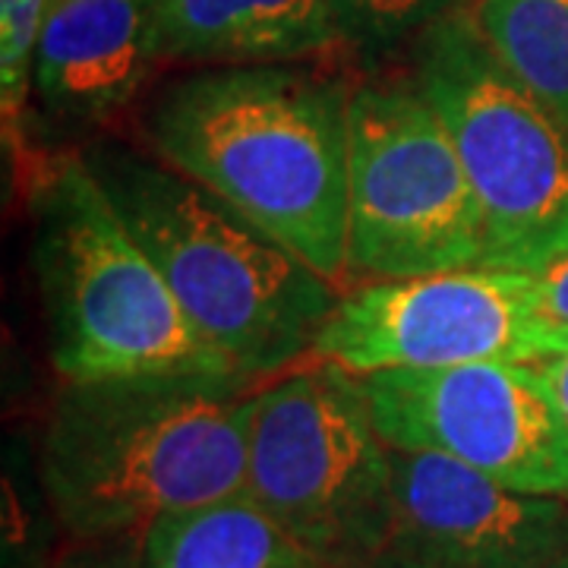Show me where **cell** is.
Segmentation results:
<instances>
[{
  "label": "cell",
  "instance_id": "9a60e30c",
  "mask_svg": "<svg viewBox=\"0 0 568 568\" xmlns=\"http://www.w3.org/2000/svg\"><path fill=\"white\" fill-rule=\"evenodd\" d=\"M474 0H332L342 48L376 61L392 48L417 41L429 26L467 10Z\"/></svg>",
  "mask_w": 568,
  "mask_h": 568
},
{
  "label": "cell",
  "instance_id": "5bb4252c",
  "mask_svg": "<svg viewBox=\"0 0 568 568\" xmlns=\"http://www.w3.org/2000/svg\"><path fill=\"white\" fill-rule=\"evenodd\" d=\"M499 61L568 130V0H474Z\"/></svg>",
  "mask_w": 568,
  "mask_h": 568
},
{
  "label": "cell",
  "instance_id": "8992f818",
  "mask_svg": "<svg viewBox=\"0 0 568 568\" xmlns=\"http://www.w3.org/2000/svg\"><path fill=\"white\" fill-rule=\"evenodd\" d=\"M410 80L455 142L484 212L487 268L544 272L568 253V130L530 95L470 7L410 41Z\"/></svg>",
  "mask_w": 568,
  "mask_h": 568
},
{
  "label": "cell",
  "instance_id": "d6986e66",
  "mask_svg": "<svg viewBox=\"0 0 568 568\" xmlns=\"http://www.w3.org/2000/svg\"><path fill=\"white\" fill-rule=\"evenodd\" d=\"M540 369V376L547 379L549 392H552V398H556V405L562 410V417H566L568 426V345L559 351V354H552L547 357L544 364H534Z\"/></svg>",
  "mask_w": 568,
  "mask_h": 568
},
{
  "label": "cell",
  "instance_id": "ba28073f",
  "mask_svg": "<svg viewBox=\"0 0 568 568\" xmlns=\"http://www.w3.org/2000/svg\"><path fill=\"white\" fill-rule=\"evenodd\" d=\"M568 345L549 323L534 272L455 268L351 284L323 325L313 361L357 373L467 364H544Z\"/></svg>",
  "mask_w": 568,
  "mask_h": 568
},
{
  "label": "cell",
  "instance_id": "4fadbf2b",
  "mask_svg": "<svg viewBox=\"0 0 568 568\" xmlns=\"http://www.w3.org/2000/svg\"><path fill=\"white\" fill-rule=\"evenodd\" d=\"M145 568H328L244 493L145 530Z\"/></svg>",
  "mask_w": 568,
  "mask_h": 568
},
{
  "label": "cell",
  "instance_id": "3957f363",
  "mask_svg": "<svg viewBox=\"0 0 568 568\" xmlns=\"http://www.w3.org/2000/svg\"><path fill=\"white\" fill-rule=\"evenodd\" d=\"M186 320L250 383L313 361L342 287L209 186L102 133L77 149Z\"/></svg>",
  "mask_w": 568,
  "mask_h": 568
},
{
  "label": "cell",
  "instance_id": "277c9868",
  "mask_svg": "<svg viewBox=\"0 0 568 568\" xmlns=\"http://www.w3.org/2000/svg\"><path fill=\"white\" fill-rule=\"evenodd\" d=\"M29 209L48 354L63 383L142 373L241 376L186 320L77 149L39 155Z\"/></svg>",
  "mask_w": 568,
  "mask_h": 568
},
{
  "label": "cell",
  "instance_id": "7a4b0ae2",
  "mask_svg": "<svg viewBox=\"0 0 568 568\" xmlns=\"http://www.w3.org/2000/svg\"><path fill=\"white\" fill-rule=\"evenodd\" d=\"M256 386L212 373L63 383L39 443L41 489L63 537H145L168 515L244 493Z\"/></svg>",
  "mask_w": 568,
  "mask_h": 568
},
{
  "label": "cell",
  "instance_id": "44dd1931",
  "mask_svg": "<svg viewBox=\"0 0 568 568\" xmlns=\"http://www.w3.org/2000/svg\"><path fill=\"white\" fill-rule=\"evenodd\" d=\"M547 568H568V544L562 549H559V552H556L552 559H549Z\"/></svg>",
  "mask_w": 568,
  "mask_h": 568
},
{
  "label": "cell",
  "instance_id": "52a82bcc",
  "mask_svg": "<svg viewBox=\"0 0 568 568\" xmlns=\"http://www.w3.org/2000/svg\"><path fill=\"white\" fill-rule=\"evenodd\" d=\"M484 212L446 123L407 77L364 80L351 95L347 287L477 268Z\"/></svg>",
  "mask_w": 568,
  "mask_h": 568
},
{
  "label": "cell",
  "instance_id": "e0dca14e",
  "mask_svg": "<svg viewBox=\"0 0 568 568\" xmlns=\"http://www.w3.org/2000/svg\"><path fill=\"white\" fill-rule=\"evenodd\" d=\"M145 537H104V540H70L48 568H145Z\"/></svg>",
  "mask_w": 568,
  "mask_h": 568
},
{
  "label": "cell",
  "instance_id": "ac0fdd59",
  "mask_svg": "<svg viewBox=\"0 0 568 568\" xmlns=\"http://www.w3.org/2000/svg\"><path fill=\"white\" fill-rule=\"evenodd\" d=\"M537 278V301L549 323L568 328V253L544 272H534Z\"/></svg>",
  "mask_w": 568,
  "mask_h": 568
},
{
  "label": "cell",
  "instance_id": "2e32d148",
  "mask_svg": "<svg viewBox=\"0 0 568 568\" xmlns=\"http://www.w3.org/2000/svg\"><path fill=\"white\" fill-rule=\"evenodd\" d=\"M51 0H0V108L3 133L22 149L29 121L39 41L48 22Z\"/></svg>",
  "mask_w": 568,
  "mask_h": 568
},
{
  "label": "cell",
  "instance_id": "5b68a950",
  "mask_svg": "<svg viewBox=\"0 0 568 568\" xmlns=\"http://www.w3.org/2000/svg\"><path fill=\"white\" fill-rule=\"evenodd\" d=\"M244 496L328 568H376L392 537V446L364 376L306 361L256 386Z\"/></svg>",
  "mask_w": 568,
  "mask_h": 568
},
{
  "label": "cell",
  "instance_id": "ffe728a7",
  "mask_svg": "<svg viewBox=\"0 0 568 568\" xmlns=\"http://www.w3.org/2000/svg\"><path fill=\"white\" fill-rule=\"evenodd\" d=\"M376 568H436V566H426V562H417V559H405V556L386 552V556L379 559V566Z\"/></svg>",
  "mask_w": 568,
  "mask_h": 568
},
{
  "label": "cell",
  "instance_id": "8fae6325",
  "mask_svg": "<svg viewBox=\"0 0 568 568\" xmlns=\"http://www.w3.org/2000/svg\"><path fill=\"white\" fill-rule=\"evenodd\" d=\"M155 0H51L36 58V126L48 152L102 136L152 70Z\"/></svg>",
  "mask_w": 568,
  "mask_h": 568
},
{
  "label": "cell",
  "instance_id": "6da1fadb",
  "mask_svg": "<svg viewBox=\"0 0 568 568\" xmlns=\"http://www.w3.org/2000/svg\"><path fill=\"white\" fill-rule=\"evenodd\" d=\"M351 95L304 61L205 67L149 99L140 145L345 291Z\"/></svg>",
  "mask_w": 568,
  "mask_h": 568
},
{
  "label": "cell",
  "instance_id": "30bf717a",
  "mask_svg": "<svg viewBox=\"0 0 568 568\" xmlns=\"http://www.w3.org/2000/svg\"><path fill=\"white\" fill-rule=\"evenodd\" d=\"M568 544V499L503 487L436 452L392 448L388 552L436 568H547Z\"/></svg>",
  "mask_w": 568,
  "mask_h": 568
},
{
  "label": "cell",
  "instance_id": "7c38bea8",
  "mask_svg": "<svg viewBox=\"0 0 568 568\" xmlns=\"http://www.w3.org/2000/svg\"><path fill=\"white\" fill-rule=\"evenodd\" d=\"M159 63H301L342 48L332 0H155Z\"/></svg>",
  "mask_w": 568,
  "mask_h": 568
},
{
  "label": "cell",
  "instance_id": "9c48e42d",
  "mask_svg": "<svg viewBox=\"0 0 568 568\" xmlns=\"http://www.w3.org/2000/svg\"><path fill=\"white\" fill-rule=\"evenodd\" d=\"M392 448L436 452L496 484L568 499V426L534 364L383 369L364 376Z\"/></svg>",
  "mask_w": 568,
  "mask_h": 568
}]
</instances>
